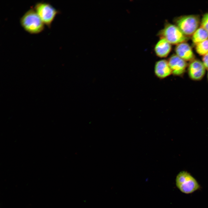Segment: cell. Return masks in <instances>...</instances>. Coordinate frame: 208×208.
Masks as SVG:
<instances>
[{
    "label": "cell",
    "instance_id": "1",
    "mask_svg": "<svg viewBox=\"0 0 208 208\" xmlns=\"http://www.w3.org/2000/svg\"><path fill=\"white\" fill-rule=\"evenodd\" d=\"M20 21L24 29L31 34H38L44 29V23L33 8L27 11L21 18Z\"/></svg>",
    "mask_w": 208,
    "mask_h": 208
},
{
    "label": "cell",
    "instance_id": "2",
    "mask_svg": "<svg viewBox=\"0 0 208 208\" xmlns=\"http://www.w3.org/2000/svg\"><path fill=\"white\" fill-rule=\"evenodd\" d=\"M175 181L178 189L185 194L192 193L200 188L197 180L186 171L180 172L177 176Z\"/></svg>",
    "mask_w": 208,
    "mask_h": 208
},
{
    "label": "cell",
    "instance_id": "3",
    "mask_svg": "<svg viewBox=\"0 0 208 208\" xmlns=\"http://www.w3.org/2000/svg\"><path fill=\"white\" fill-rule=\"evenodd\" d=\"M159 34L161 38L165 39L172 44H178L187 39V36L177 25L170 23L166 24Z\"/></svg>",
    "mask_w": 208,
    "mask_h": 208
},
{
    "label": "cell",
    "instance_id": "4",
    "mask_svg": "<svg viewBox=\"0 0 208 208\" xmlns=\"http://www.w3.org/2000/svg\"><path fill=\"white\" fill-rule=\"evenodd\" d=\"M34 9L43 22L48 27L51 24L59 11L51 5L46 2H38L35 5Z\"/></svg>",
    "mask_w": 208,
    "mask_h": 208
},
{
    "label": "cell",
    "instance_id": "5",
    "mask_svg": "<svg viewBox=\"0 0 208 208\" xmlns=\"http://www.w3.org/2000/svg\"><path fill=\"white\" fill-rule=\"evenodd\" d=\"M176 23L177 26L187 36L192 35L198 28L200 20L196 16L189 15L180 17Z\"/></svg>",
    "mask_w": 208,
    "mask_h": 208
},
{
    "label": "cell",
    "instance_id": "6",
    "mask_svg": "<svg viewBox=\"0 0 208 208\" xmlns=\"http://www.w3.org/2000/svg\"><path fill=\"white\" fill-rule=\"evenodd\" d=\"M206 69L202 61L194 59L188 66L187 72L190 78L195 81L201 80L205 73Z\"/></svg>",
    "mask_w": 208,
    "mask_h": 208
},
{
    "label": "cell",
    "instance_id": "7",
    "mask_svg": "<svg viewBox=\"0 0 208 208\" xmlns=\"http://www.w3.org/2000/svg\"><path fill=\"white\" fill-rule=\"evenodd\" d=\"M172 74L177 76H182L184 74L187 64L186 61L176 55H172L168 61Z\"/></svg>",
    "mask_w": 208,
    "mask_h": 208
},
{
    "label": "cell",
    "instance_id": "8",
    "mask_svg": "<svg viewBox=\"0 0 208 208\" xmlns=\"http://www.w3.org/2000/svg\"><path fill=\"white\" fill-rule=\"evenodd\" d=\"M175 51L177 55L186 61L194 60V55L192 49L187 43L184 42L177 44Z\"/></svg>",
    "mask_w": 208,
    "mask_h": 208
},
{
    "label": "cell",
    "instance_id": "9",
    "mask_svg": "<svg viewBox=\"0 0 208 208\" xmlns=\"http://www.w3.org/2000/svg\"><path fill=\"white\" fill-rule=\"evenodd\" d=\"M154 73L155 75L160 79H165L172 74L168 61L162 60L156 62L154 67Z\"/></svg>",
    "mask_w": 208,
    "mask_h": 208
},
{
    "label": "cell",
    "instance_id": "10",
    "mask_svg": "<svg viewBox=\"0 0 208 208\" xmlns=\"http://www.w3.org/2000/svg\"><path fill=\"white\" fill-rule=\"evenodd\" d=\"M171 50V44L164 38H161L155 48L156 54L158 56L161 58L167 57Z\"/></svg>",
    "mask_w": 208,
    "mask_h": 208
},
{
    "label": "cell",
    "instance_id": "11",
    "mask_svg": "<svg viewBox=\"0 0 208 208\" xmlns=\"http://www.w3.org/2000/svg\"><path fill=\"white\" fill-rule=\"evenodd\" d=\"M208 39V32L201 27L198 28L192 35V41L196 45Z\"/></svg>",
    "mask_w": 208,
    "mask_h": 208
},
{
    "label": "cell",
    "instance_id": "12",
    "mask_svg": "<svg viewBox=\"0 0 208 208\" xmlns=\"http://www.w3.org/2000/svg\"><path fill=\"white\" fill-rule=\"evenodd\" d=\"M196 51L200 55H204L208 53V39L196 44Z\"/></svg>",
    "mask_w": 208,
    "mask_h": 208
},
{
    "label": "cell",
    "instance_id": "13",
    "mask_svg": "<svg viewBox=\"0 0 208 208\" xmlns=\"http://www.w3.org/2000/svg\"><path fill=\"white\" fill-rule=\"evenodd\" d=\"M200 24L201 27L208 32V12L204 14L202 18Z\"/></svg>",
    "mask_w": 208,
    "mask_h": 208
},
{
    "label": "cell",
    "instance_id": "14",
    "mask_svg": "<svg viewBox=\"0 0 208 208\" xmlns=\"http://www.w3.org/2000/svg\"><path fill=\"white\" fill-rule=\"evenodd\" d=\"M202 62L206 69L208 70V53L203 56Z\"/></svg>",
    "mask_w": 208,
    "mask_h": 208
},
{
    "label": "cell",
    "instance_id": "15",
    "mask_svg": "<svg viewBox=\"0 0 208 208\" xmlns=\"http://www.w3.org/2000/svg\"><path fill=\"white\" fill-rule=\"evenodd\" d=\"M207 79L208 81V71L207 73Z\"/></svg>",
    "mask_w": 208,
    "mask_h": 208
}]
</instances>
